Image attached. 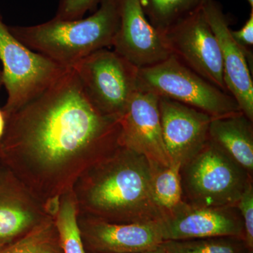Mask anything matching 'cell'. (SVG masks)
I'll return each instance as SVG.
<instances>
[{
    "instance_id": "obj_1",
    "label": "cell",
    "mask_w": 253,
    "mask_h": 253,
    "mask_svg": "<svg viewBox=\"0 0 253 253\" xmlns=\"http://www.w3.org/2000/svg\"><path fill=\"white\" fill-rule=\"evenodd\" d=\"M5 120L1 166L51 216L88 168L122 146L120 120L95 109L72 68Z\"/></svg>"
},
{
    "instance_id": "obj_2",
    "label": "cell",
    "mask_w": 253,
    "mask_h": 253,
    "mask_svg": "<svg viewBox=\"0 0 253 253\" xmlns=\"http://www.w3.org/2000/svg\"><path fill=\"white\" fill-rule=\"evenodd\" d=\"M153 168L142 155L121 146L83 173L73 188L79 214L109 222L160 221Z\"/></svg>"
},
{
    "instance_id": "obj_3",
    "label": "cell",
    "mask_w": 253,
    "mask_h": 253,
    "mask_svg": "<svg viewBox=\"0 0 253 253\" xmlns=\"http://www.w3.org/2000/svg\"><path fill=\"white\" fill-rule=\"evenodd\" d=\"M118 26V0H101L99 9L86 18H54L36 26L8 28L29 49L71 68L95 51L112 47Z\"/></svg>"
},
{
    "instance_id": "obj_4",
    "label": "cell",
    "mask_w": 253,
    "mask_h": 253,
    "mask_svg": "<svg viewBox=\"0 0 253 253\" xmlns=\"http://www.w3.org/2000/svg\"><path fill=\"white\" fill-rule=\"evenodd\" d=\"M182 200L195 206H236L253 176L212 141L181 166Z\"/></svg>"
},
{
    "instance_id": "obj_5",
    "label": "cell",
    "mask_w": 253,
    "mask_h": 253,
    "mask_svg": "<svg viewBox=\"0 0 253 253\" xmlns=\"http://www.w3.org/2000/svg\"><path fill=\"white\" fill-rule=\"evenodd\" d=\"M137 85L138 89L169 98L204 111L212 118L241 111L230 94L211 84L173 55L139 69Z\"/></svg>"
},
{
    "instance_id": "obj_6",
    "label": "cell",
    "mask_w": 253,
    "mask_h": 253,
    "mask_svg": "<svg viewBox=\"0 0 253 253\" xmlns=\"http://www.w3.org/2000/svg\"><path fill=\"white\" fill-rule=\"evenodd\" d=\"M0 59L3 85L7 92L1 109L4 117L41 94L67 69L18 41L3 22L1 14Z\"/></svg>"
},
{
    "instance_id": "obj_7",
    "label": "cell",
    "mask_w": 253,
    "mask_h": 253,
    "mask_svg": "<svg viewBox=\"0 0 253 253\" xmlns=\"http://www.w3.org/2000/svg\"><path fill=\"white\" fill-rule=\"evenodd\" d=\"M95 109L120 120L138 89L139 68L114 50H98L72 68Z\"/></svg>"
},
{
    "instance_id": "obj_8",
    "label": "cell",
    "mask_w": 253,
    "mask_h": 253,
    "mask_svg": "<svg viewBox=\"0 0 253 253\" xmlns=\"http://www.w3.org/2000/svg\"><path fill=\"white\" fill-rule=\"evenodd\" d=\"M161 34L171 55L211 84L229 93L219 43L202 5Z\"/></svg>"
},
{
    "instance_id": "obj_9",
    "label": "cell",
    "mask_w": 253,
    "mask_h": 253,
    "mask_svg": "<svg viewBox=\"0 0 253 253\" xmlns=\"http://www.w3.org/2000/svg\"><path fill=\"white\" fill-rule=\"evenodd\" d=\"M159 224L163 242L217 236L245 240L244 221L236 206H195L183 201Z\"/></svg>"
},
{
    "instance_id": "obj_10",
    "label": "cell",
    "mask_w": 253,
    "mask_h": 253,
    "mask_svg": "<svg viewBox=\"0 0 253 253\" xmlns=\"http://www.w3.org/2000/svg\"><path fill=\"white\" fill-rule=\"evenodd\" d=\"M159 96L137 89L120 119L121 145L144 156L156 167L171 166L163 141Z\"/></svg>"
},
{
    "instance_id": "obj_11",
    "label": "cell",
    "mask_w": 253,
    "mask_h": 253,
    "mask_svg": "<svg viewBox=\"0 0 253 253\" xmlns=\"http://www.w3.org/2000/svg\"><path fill=\"white\" fill-rule=\"evenodd\" d=\"M78 224L86 252H145L163 243L159 221L119 224L78 212Z\"/></svg>"
},
{
    "instance_id": "obj_12",
    "label": "cell",
    "mask_w": 253,
    "mask_h": 253,
    "mask_svg": "<svg viewBox=\"0 0 253 253\" xmlns=\"http://www.w3.org/2000/svg\"><path fill=\"white\" fill-rule=\"evenodd\" d=\"M158 108L163 141L171 163L183 166L209 140L213 118L204 111L162 96H159Z\"/></svg>"
},
{
    "instance_id": "obj_13",
    "label": "cell",
    "mask_w": 253,
    "mask_h": 253,
    "mask_svg": "<svg viewBox=\"0 0 253 253\" xmlns=\"http://www.w3.org/2000/svg\"><path fill=\"white\" fill-rule=\"evenodd\" d=\"M202 9L220 48L226 89L235 99L240 109L253 122V82L251 59L236 43L229 21L215 0H204Z\"/></svg>"
},
{
    "instance_id": "obj_14",
    "label": "cell",
    "mask_w": 253,
    "mask_h": 253,
    "mask_svg": "<svg viewBox=\"0 0 253 253\" xmlns=\"http://www.w3.org/2000/svg\"><path fill=\"white\" fill-rule=\"evenodd\" d=\"M119 26L113 50L136 68L161 62L171 54L162 34L149 23L140 0H118Z\"/></svg>"
},
{
    "instance_id": "obj_15",
    "label": "cell",
    "mask_w": 253,
    "mask_h": 253,
    "mask_svg": "<svg viewBox=\"0 0 253 253\" xmlns=\"http://www.w3.org/2000/svg\"><path fill=\"white\" fill-rule=\"evenodd\" d=\"M52 217L9 171L0 167V249Z\"/></svg>"
},
{
    "instance_id": "obj_16",
    "label": "cell",
    "mask_w": 253,
    "mask_h": 253,
    "mask_svg": "<svg viewBox=\"0 0 253 253\" xmlns=\"http://www.w3.org/2000/svg\"><path fill=\"white\" fill-rule=\"evenodd\" d=\"M242 111L213 118L209 139L253 176V125Z\"/></svg>"
},
{
    "instance_id": "obj_17",
    "label": "cell",
    "mask_w": 253,
    "mask_h": 253,
    "mask_svg": "<svg viewBox=\"0 0 253 253\" xmlns=\"http://www.w3.org/2000/svg\"><path fill=\"white\" fill-rule=\"evenodd\" d=\"M78 212L72 190L61 196L52 216L63 253H86L78 226Z\"/></svg>"
},
{
    "instance_id": "obj_18",
    "label": "cell",
    "mask_w": 253,
    "mask_h": 253,
    "mask_svg": "<svg viewBox=\"0 0 253 253\" xmlns=\"http://www.w3.org/2000/svg\"><path fill=\"white\" fill-rule=\"evenodd\" d=\"M204 0H140L148 21L163 32L201 6Z\"/></svg>"
},
{
    "instance_id": "obj_19",
    "label": "cell",
    "mask_w": 253,
    "mask_h": 253,
    "mask_svg": "<svg viewBox=\"0 0 253 253\" xmlns=\"http://www.w3.org/2000/svg\"><path fill=\"white\" fill-rule=\"evenodd\" d=\"M181 167L177 164L166 168L152 166L153 196L163 217L183 202Z\"/></svg>"
},
{
    "instance_id": "obj_20",
    "label": "cell",
    "mask_w": 253,
    "mask_h": 253,
    "mask_svg": "<svg viewBox=\"0 0 253 253\" xmlns=\"http://www.w3.org/2000/svg\"><path fill=\"white\" fill-rule=\"evenodd\" d=\"M0 253H63L54 218L49 217Z\"/></svg>"
},
{
    "instance_id": "obj_21",
    "label": "cell",
    "mask_w": 253,
    "mask_h": 253,
    "mask_svg": "<svg viewBox=\"0 0 253 253\" xmlns=\"http://www.w3.org/2000/svg\"><path fill=\"white\" fill-rule=\"evenodd\" d=\"M162 246L170 253H248L251 251L244 239L235 236L164 241Z\"/></svg>"
},
{
    "instance_id": "obj_22",
    "label": "cell",
    "mask_w": 253,
    "mask_h": 253,
    "mask_svg": "<svg viewBox=\"0 0 253 253\" xmlns=\"http://www.w3.org/2000/svg\"><path fill=\"white\" fill-rule=\"evenodd\" d=\"M243 221L245 241L249 249L253 250V184L248 185L236 204Z\"/></svg>"
},
{
    "instance_id": "obj_23",
    "label": "cell",
    "mask_w": 253,
    "mask_h": 253,
    "mask_svg": "<svg viewBox=\"0 0 253 253\" xmlns=\"http://www.w3.org/2000/svg\"><path fill=\"white\" fill-rule=\"evenodd\" d=\"M99 0H60L54 18L63 21L83 18L87 11L94 9Z\"/></svg>"
},
{
    "instance_id": "obj_24",
    "label": "cell",
    "mask_w": 253,
    "mask_h": 253,
    "mask_svg": "<svg viewBox=\"0 0 253 253\" xmlns=\"http://www.w3.org/2000/svg\"><path fill=\"white\" fill-rule=\"evenodd\" d=\"M231 36L246 54L253 59L251 47L253 45V9L251 10L250 17L243 28L239 31H231Z\"/></svg>"
},
{
    "instance_id": "obj_25",
    "label": "cell",
    "mask_w": 253,
    "mask_h": 253,
    "mask_svg": "<svg viewBox=\"0 0 253 253\" xmlns=\"http://www.w3.org/2000/svg\"><path fill=\"white\" fill-rule=\"evenodd\" d=\"M5 126H6V120H5L4 115L2 111L0 110V139L4 134Z\"/></svg>"
},
{
    "instance_id": "obj_26",
    "label": "cell",
    "mask_w": 253,
    "mask_h": 253,
    "mask_svg": "<svg viewBox=\"0 0 253 253\" xmlns=\"http://www.w3.org/2000/svg\"><path fill=\"white\" fill-rule=\"evenodd\" d=\"M86 253H97L86 252ZM166 253V250H165L164 248L163 247L162 245H161V247L158 248V249H157L154 250V251H145V252H140V253Z\"/></svg>"
},
{
    "instance_id": "obj_27",
    "label": "cell",
    "mask_w": 253,
    "mask_h": 253,
    "mask_svg": "<svg viewBox=\"0 0 253 253\" xmlns=\"http://www.w3.org/2000/svg\"><path fill=\"white\" fill-rule=\"evenodd\" d=\"M3 85V78H2V72L0 71V89H1V86Z\"/></svg>"
},
{
    "instance_id": "obj_28",
    "label": "cell",
    "mask_w": 253,
    "mask_h": 253,
    "mask_svg": "<svg viewBox=\"0 0 253 253\" xmlns=\"http://www.w3.org/2000/svg\"><path fill=\"white\" fill-rule=\"evenodd\" d=\"M247 1L249 4L251 5V8L253 9V0H247Z\"/></svg>"
},
{
    "instance_id": "obj_29",
    "label": "cell",
    "mask_w": 253,
    "mask_h": 253,
    "mask_svg": "<svg viewBox=\"0 0 253 253\" xmlns=\"http://www.w3.org/2000/svg\"><path fill=\"white\" fill-rule=\"evenodd\" d=\"M248 253H253V250H251V251H250Z\"/></svg>"
},
{
    "instance_id": "obj_30",
    "label": "cell",
    "mask_w": 253,
    "mask_h": 253,
    "mask_svg": "<svg viewBox=\"0 0 253 253\" xmlns=\"http://www.w3.org/2000/svg\"><path fill=\"white\" fill-rule=\"evenodd\" d=\"M165 250H166V249H165ZM166 253H170L168 252L167 251H166Z\"/></svg>"
}]
</instances>
